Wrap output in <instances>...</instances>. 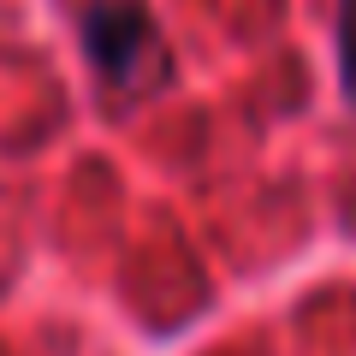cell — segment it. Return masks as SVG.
<instances>
[{"instance_id":"obj_1","label":"cell","mask_w":356,"mask_h":356,"mask_svg":"<svg viewBox=\"0 0 356 356\" xmlns=\"http://www.w3.org/2000/svg\"><path fill=\"white\" fill-rule=\"evenodd\" d=\"M89 48H95V60H102L107 72L125 77L131 54L149 48V24H143V13L131 0H102V6L89 13Z\"/></svg>"},{"instance_id":"obj_2","label":"cell","mask_w":356,"mask_h":356,"mask_svg":"<svg viewBox=\"0 0 356 356\" xmlns=\"http://www.w3.org/2000/svg\"><path fill=\"white\" fill-rule=\"evenodd\" d=\"M339 65H344V89L356 95V0H344V24H339Z\"/></svg>"}]
</instances>
